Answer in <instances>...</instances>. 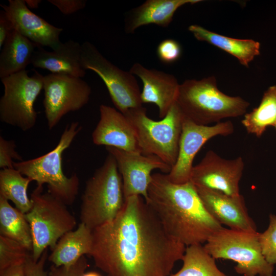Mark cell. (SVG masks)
Instances as JSON below:
<instances>
[{
    "label": "cell",
    "mask_w": 276,
    "mask_h": 276,
    "mask_svg": "<svg viewBox=\"0 0 276 276\" xmlns=\"http://www.w3.org/2000/svg\"><path fill=\"white\" fill-rule=\"evenodd\" d=\"M92 237L89 255L107 276H168L186 248L141 196L126 198L118 215L93 229Z\"/></svg>",
    "instance_id": "6da1fadb"
},
{
    "label": "cell",
    "mask_w": 276,
    "mask_h": 276,
    "mask_svg": "<svg viewBox=\"0 0 276 276\" xmlns=\"http://www.w3.org/2000/svg\"><path fill=\"white\" fill-rule=\"evenodd\" d=\"M48 258V248L38 261L34 260L32 252L29 254L25 262L26 276H49L44 270L45 261Z\"/></svg>",
    "instance_id": "d6a6232c"
},
{
    "label": "cell",
    "mask_w": 276,
    "mask_h": 276,
    "mask_svg": "<svg viewBox=\"0 0 276 276\" xmlns=\"http://www.w3.org/2000/svg\"><path fill=\"white\" fill-rule=\"evenodd\" d=\"M16 145L13 140L0 136V168H14L13 159L22 161V158L16 151Z\"/></svg>",
    "instance_id": "4dcf8cb0"
},
{
    "label": "cell",
    "mask_w": 276,
    "mask_h": 276,
    "mask_svg": "<svg viewBox=\"0 0 276 276\" xmlns=\"http://www.w3.org/2000/svg\"><path fill=\"white\" fill-rule=\"evenodd\" d=\"M37 186L31 195L32 207L25 214L32 232V255L38 261L44 251L53 250L59 239L73 230L77 221L66 205Z\"/></svg>",
    "instance_id": "52a82bcc"
},
{
    "label": "cell",
    "mask_w": 276,
    "mask_h": 276,
    "mask_svg": "<svg viewBox=\"0 0 276 276\" xmlns=\"http://www.w3.org/2000/svg\"><path fill=\"white\" fill-rule=\"evenodd\" d=\"M167 233L185 246L205 243L223 227L207 211L190 181L174 183L155 173L145 200Z\"/></svg>",
    "instance_id": "7a4b0ae2"
},
{
    "label": "cell",
    "mask_w": 276,
    "mask_h": 276,
    "mask_svg": "<svg viewBox=\"0 0 276 276\" xmlns=\"http://www.w3.org/2000/svg\"><path fill=\"white\" fill-rule=\"evenodd\" d=\"M241 123L246 131L261 137L269 126L276 124V85L269 87L264 93L260 103L244 115Z\"/></svg>",
    "instance_id": "d4e9b609"
},
{
    "label": "cell",
    "mask_w": 276,
    "mask_h": 276,
    "mask_svg": "<svg viewBox=\"0 0 276 276\" xmlns=\"http://www.w3.org/2000/svg\"><path fill=\"white\" fill-rule=\"evenodd\" d=\"M0 276H26L25 263L1 269Z\"/></svg>",
    "instance_id": "d590c367"
},
{
    "label": "cell",
    "mask_w": 276,
    "mask_h": 276,
    "mask_svg": "<svg viewBox=\"0 0 276 276\" xmlns=\"http://www.w3.org/2000/svg\"><path fill=\"white\" fill-rule=\"evenodd\" d=\"M88 264L83 256L75 264L70 266H56L51 267L49 276H82L85 271Z\"/></svg>",
    "instance_id": "1f68e13d"
},
{
    "label": "cell",
    "mask_w": 276,
    "mask_h": 276,
    "mask_svg": "<svg viewBox=\"0 0 276 276\" xmlns=\"http://www.w3.org/2000/svg\"><path fill=\"white\" fill-rule=\"evenodd\" d=\"M201 1L147 0L141 6L130 11L127 15L125 21V32L133 33L140 27L149 24L167 27L179 8L187 4H194Z\"/></svg>",
    "instance_id": "ffe728a7"
},
{
    "label": "cell",
    "mask_w": 276,
    "mask_h": 276,
    "mask_svg": "<svg viewBox=\"0 0 276 276\" xmlns=\"http://www.w3.org/2000/svg\"><path fill=\"white\" fill-rule=\"evenodd\" d=\"M182 261L181 269L170 276H231L218 268L215 259L202 244L188 246Z\"/></svg>",
    "instance_id": "4316f807"
},
{
    "label": "cell",
    "mask_w": 276,
    "mask_h": 276,
    "mask_svg": "<svg viewBox=\"0 0 276 276\" xmlns=\"http://www.w3.org/2000/svg\"><path fill=\"white\" fill-rule=\"evenodd\" d=\"M64 15L73 14L85 8V0H48Z\"/></svg>",
    "instance_id": "836d02e7"
},
{
    "label": "cell",
    "mask_w": 276,
    "mask_h": 276,
    "mask_svg": "<svg viewBox=\"0 0 276 276\" xmlns=\"http://www.w3.org/2000/svg\"><path fill=\"white\" fill-rule=\"evenodd\" d=\"M81 64L85 71L96 73L105 84L116 108L123 114L143 106L137 81L130 72L124 71L104 57L89 41L81 44Z\"/></svg>",
    "instance_id": "30bf717a"
},
{
    "label": "cell",
    "mask_w": 276,
    "mask_h": 276,
    "mask_svg": "<svg viewBox=\"0 0 276 276\" xmlns=\"http://www.w3.org/2000/svg\"><path fill=\"white\" fill-rule=\"evenodd\" d=\"M231 121L213 125H200L184 118L177 160L167 176L172 182L181 184L190 181L194 159L204 144L218 135L227 136L234 132Z\"/></svg>",
    "instance_id": "7c38bea8"
},
{
    "label": "cell",
    "mask_w": 276,
    "mask_h": 276,
    "mask_svg": "<svg viewBox=\"0 0 276 276\" xmlns=\"http://www.w3.org/2000/svg\"><path fill=\"white\" fill-rule=\"evenodd\" d=\"M115 158L121 175L125 198L132 196L148 197L152 171L159 169L168 174L171 167L152 155L131 153L113 147H105Z\"/></svg>",
    "instance_id": "5bb4252c"
},
{
    "label": "cell",
    "mask_w": 276,
    "mask_h": 276,
    "mask_svg": "<svg viewBox=\"0 0 276 276\" xmlns=\"http://www.w3.org/2000/svg\"><path fill=\"white\" fill-rule=\"evenodd\" d=\"M143 83L141 100L143 103H153L158 108L159 117L164 118L176 102L180 84L171 74L155 69H148L139 63L130 71Z\"/></svg>",
    "instance_id": "ac0fdd59"
},
{
    "label": "cell",
    "mask_w": 276,
    "mask_h": 276,
    "mask_svg": "<svg viewBox=\"0 0 276 276\" xmlns=\"http://www.w3.org/2000/svg\"><path fill=\"white\" fill-rule=\"evenodd\" d=\"M188 30L198 40L206 42L229 54L244 66L248 67L260 54V44L253 39L227 37L197 25L190 26Z\"/></svg>",
    "instance_id": "7402d4cb"
},
{
    "label": "cell",
    "mask_w": 276,
    "mask_h": 276,
    "mask_svg": "<svg viewBox=\"0 0 276 276\" xmlns=\"http://www.w3.org/2000/svg\"><path fill=\"white\" fill-rule=\"evenodd\" d=\"M244 168L242 157L227 159L210 150L201 161L193 166L190 181L196 187L238 196L240 195L239 182Z\"/></svg>",
    "instance_id": "4fadbf2b"
},
{
    "label": "cell",
    "mask_w": 276,
    "mask_h": 276,
    "mask_svg": "<svg viewBox=\"0 0 276 276\" xmlns=\"http://www.w3.org/2000/svg\"><path fill=\"white\" fill-rule=\"evenodd\" d=\"M100 119L91 134L94 144L141 153L133 128L127 117L111 106L101 104Z\"/></svg>",
    "instance_id": "e0dca14e"
},
{
    "label": "cell",
    "mask_w": 276,
    "mask_h": 276,
    "mask_svg": "<svg viewBox=\"0 0 276 276\" xmlns=\"http://www.w3.org/2000/svg\"><path fill=\"white\" fill-rule=\"evenodd\" d=\"M259 241L266 261L273 266L276 265V215L270 214L267 229L259 233Z\"/></svg>",
    "instance_id": "f1b7e54d"
},
{
    "label": "cell",
    "mask_w": 276,
    "mask_h": 276,
    "mask_svg": "<svg viewBox=\"0 0 276 276\" xmlns=\"http://www.w3.org/2000/svg\"><path fill=\"white\" fill-rule=\"evenodd\" d=\"M195 188L205 209L220 224L232 229L257 232L241 194L231 196L215 190Z\"/></svg>",
    "instance_id": "9a60e30c"
},
{
    "label": "cell",
    "mask_w": 276,
    "mask_h": 276,
    "mask_svg": "<svg viewBox=\"0 0 276 276\" xmlns=\"http://www.w3.org/2000/svg\"><path fill=\"white\" fill-rule=\"evenodd\" d=\"M92 244V231L80 222L75 230L65 233L59 239L48 260L57 267L70 266L84 255L90 254Z\"/></svg>",
    "instance_id": "44dd1931"
},
{
    "label": "cell",
    "mask_w": 276,
    "mask_h": 276,
    "mask_svg": "<svg viewBox=\"0 0 276 276\" xmlns=\"http://www.w3.org/2000/svg\"><path fill=\"white\" fill-rule=\"evenodd\" d=\"M31 181L14 168L2 169L0 171V196L11 200L16 209L26 214L32 205L27 193Z\"/></svg>",
    "instance_id": "484cf974"
},
{
    "label": "cell",
    "mask_w": 276,
    "mask_h": 276,
    "mask_svg": "<svg viewBox=\"0 0 276 276\" xmlns=\"http://www.w3.org/2000/svg\"><path fill=\"white\" fill-rule=\"evenodd\" d=\"M203 246L215 259L236 262L235 270L242 276H273L274 266L262 255L257 232L223 227L212 235Z\"/></svg>",
    "instance_id": "ba28073f"
},
{
    "label": "cell",
    "mask_w": 276,
    "mask_h": 276,
    "mask_svg": "<svg viewBox=\"0 0 276 276\" xmlns=\"http://www.w3.org/2000/svg\"><path fill=\"white\" fill-rule=\"evenodd\" d=\"M39 46L14 30L1 50V79L26 70Z\"/></svg>",
    "instance_id": "603a6c76"
},
{
    "label": "cell",
    "mask_w": 276,
    "mask_h": 276,
    "mask_svg": "<svg viewBox=\"0 0 276 276\" xmlns=\"http://www.w3.org/2000/svg\"><path fill=\"white\" fill-rule=\"evenodd\" d=\"M14 28L22 35L41 47L56 50L62 43L60 35L63 29L56 27L32 12L25 0H9L1 4Z\"/></svg>",
    "instance_id": "2e32d148"
},
{
    "label": "cell",
    "mask_w": 276,
    "mask_h": 276,
    "mask_svg": "<svg viewBox=\"0 0 276 276\" xmlns=\"http://www.w3.org/2000/svg\"><path fill=\"white\" fill-rule=\"evenodd\" d=\"M43 106L48 127L52 130L67 113L87 104L91 92L82 78L51 73L43 77Z\"/></svg>",
    "instance_id": "8fae6325"
},
{
    "label": "cell",
    "mask_w": 276,
    "mask_h": 276,
    "mask_svg": "<svg viewBox=\"0 0 276 276\" xmlns=\"http://www.w3.org/2000/svg\"><path fill=\"white\" fill-rule=\"evenodd\" d=\"M30 76L26 70L1 79L4 93L0 99V120L23 131L36 125L34 103L43 89V77L37 71Z\"/></svg>",
    "instance_id": "9c48e42d"
},
{
    "label": "cell",
    "mask_w": 276,
    "mask_h": 276,
    "mask_svg": "<svg viewBox=\"0 0 276 276\" xmlns=\"http://www.w3.org/2000/svg\"><path fill=\"white\" fill-rule=\"evenodd\" d=\"M41 2V0H25L26 4L29 9L38 8Z\"/></svg>",
    "instance_id": "8d00e7d4"
},
{
    "label": "cell",
    "mask_w": 276,
    "mask_h": 276,
    "mask_svg": "<svg viewBox=\"0 0 276 276\" xmlns=\"http://www.w3.org/2000/svg\"><path fill=\"white\" fill-rule=\"evenodd\" d=\"M176 104L184 118L200 125L244 115L250 105L239 96L220 91L214 76L186 80L180 84Z\"/></svg>",
    "instance_id": "3957f363"
},
{
    "label": "cell",
    "mask_w": 276,
    "mask_h": 276,
    "mask_svg": "<svg viewBox=\"0 0 276 276\" xmlns=\"http://www.w3.org/2000/svg\"><path fill=\"white\" fill-rule=\"evenodd\" d=\"M124 114L133 128L141 153L155 155L172 169L178 157L183 119L176 102L159 121L149 118L143 106Z\"/></svg>",
    "instance_id": "8992f818"
},
{
    "label": "cell",
    "mask_w": 276,
    "mask_h": 276,
    "mask_svg": "<svg viewBox=\"0 0 276 276\" xmlns=\"http://www.w3.org/2000/svg\"><path fill=\"white\" fill-rule=\"evenodd\" d=\"M13 25L8 18L5 11H0V49L2 48L5 42L14 30Z\"/></svg>",
    "instance_id": "e575fe53"
},
{
    "label": "cell",
    "mask_w": 276,
    "mask_h": 276,
    "mask_svg": "<svg viewBox=\"0 0 276 276\" xmlns=\"http://www.w3.org/2000/svg\"><path fill=\"white\" fill-rule=\"evenodd\" d=\"M81 199V222L91 231L113 220L123 209L122 179L111 154L87 180Z\"/></svg>",
    "instance_id": "277c9868"
},
{
    "label": "cell",
    "mask_w": 276,
    "mask_h": 276,
    "mask_svg": "<svg viewBox=\"0 0 276 276\" xmlns=\"http://www.w3.org/2000/svg\"><path fill=\"white\" fill-rule=\"evenodd\" d=\"M82 276H101L99 273L96 272H85Z\"/></svg>",
    "instance_id": "74e56055"
},
{
    "label": "cell",
    "mask_w": 276,
    "mask_h": 276,
    "mask_svg": "<svg viewBox=\"0 0 276 276\" xmlns=\"http://www.w3.org/2000/svg\"><path fill=\"white\" fill-rule=\"evenodd\" d=\"M81 44L70 39L55 50L48 51L39 46L34 52L31 64L36 68L45 69L54 74H67L83 78L86 71L81 64Z\"/></svg>",
    "instance_id": "d6986e66"
},
{
    "label": "cell",
    "mask_w": 276,
    "mask_h": 276,
    "mask_svg": "<svg viewBox=\"0 0 276 276\" xmlns=\"http://www.w3.org/2000/svg\"><path fill=\"white\" fill-rule=\"evenodd\" d=\"M31 252L19 242L0 235V270L24 264Z\"/></svg>",
    "instance_id": "83f0119b"
},
{
    "label": "cell",
    "mask_w": 276,
    "mask_h": 276,
    "mask_svg": "<svg viewBox=\"0 0 276 276\" xmlns=\"http://www.w3.org/2000/svg\"><path fill=\"white\" fill-rule=\"evenodd\" d=\"M274 127L275 128V129L276 130V124H275V126H274Z\"/></svg>",
    "instance_id": "f35d334b"
},
{
    "label": "cell",
    "mask_w": 276,
    "mask_h": 276,
    "mask_svg": "<svg viewBox=\"0 0 276 276\" xmlns=\"http://www.w3.org/2000/svg\"><path fill=\"white\" fill-rule=\"evenodd\" d=\"M81 130L82 126L78 122L67 125L53 150L35 158L14 162V168L36 181L37 186L47 184L48 192L66 205L72 204L78 193L79 179L76 173L70 177L64 174L62 157Z\"/></svg>",
    "instance_id": "5b68a950"
},
{
    "label": "cell",
    "mask_w": 276,
    "mask_h": 276,
    "mask_svg": "<svg viewBox=\"0 0 276 276\" xmlns=\"http://www.w3.org/2000/svg\"><path fill=\"white\" fill-rule=\"evenodd\" d=\"M181 49L179 43L173 39H165L158 45L156 53L158 59L166 64L176 61L180 56Z\"/></svg>",
    "instance_id": "f546056e"
},
{
    "label": "cell",
    "mask_w": 276,
    "mask_h": 276,
    "mask_svg": "<svg viewBox=\"0 0 276 276\" xmlns=\"http://www.w3.org/2000/svg\"><path fill=\"white\" fill-rule=\"evenodd\" d=\"M0 234L13 239L32 251L31 229L25 214L13 207L7 199L0 196Z\"/></svg>",
    "instance_id": "cb8c5ba5"
}]
</instances>
